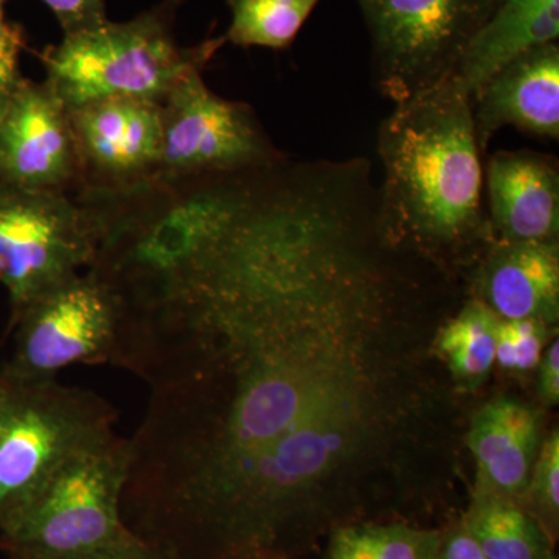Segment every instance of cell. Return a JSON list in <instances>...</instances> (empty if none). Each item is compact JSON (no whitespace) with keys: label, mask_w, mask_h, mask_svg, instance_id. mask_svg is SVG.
<instances>
[{"label":"cell","mask_w":559,"mask_h":559,"mask_svg":"<svg viewBox=\"0 0 559 559\" xmlns=\"http://www.w3.org/2000/svg\"><path fill=\"white\" fill-rule=\"evenodd\" d=\"M190 308L194 344L164 414L190 500L219 498L290 437L329 450L358 439L362 389L344 349L356 341L337 316L280 294Z\"/></svg>","instance_id":"cell-1"},{"label":"cell","mask_w":559,"mask_h":559,"mask_svg":"<svg viewBox=\"0 0 559 559\" xmlns=\"http://www.w3.org/2000/svg\"><path fill=\"white\" fill-rule=\"evenodd\" d=\"M481 154L473 102L454 75L396 103L378 128L388 241L473 266L491 241Z\"/></svg>","instance_id":"cell-2"},{"label":"cell","mask_w":559,"mask_h":559,"mask_svg":"<svg viewBox=\"0 0 559 559\" xmlns=\"http://www.w3.org/2000/svg\"><path fill=\"white\" fill-rule=\"evenodd\" d=\"M179 0H165L134 20H109L64 35L44 51L46 83L66 108L102 100L159 103L194 70L204 72L224 36L193 47L179 46L173 24Z\"/></svg>","instance_id":"cell-3"},{"label":"cell","mask_w":559,"mask_h":559,"mask_svg":"<svg viewBox=\"0 0 559 559\" xmlns=\"http://www.w3.org/2000/svg\"><path fill=\"white\" fill-rule=\"evenodd\" d=\"M2 380L0 532L31 507L66 463L112 439L117 418L97 393L62 385L57 378Z\"/></svg>","instance_id":"cell-4"},{"label":"cell","mask_w":559,"mask_h":559,"mask_svg":"<svg viewBox=\"0 0 559 559\" xmlns=\"http://www.w3.org/2000/svg\"><path fill=\"white\" fill-rule=\"evenodd\" d=\"M130 459V440L114 436L70 460L0 532V549L10 559H72L127 535L121 496Z\"/></svg>","instance_id":"cell-5"},{"label":"cell","mask_w":559,"mask_h":559,"mask_svg":"<svg viewBox=\"0 0 559 559\" xmlns=\"http://www.w3.org/2000/svg\"><path fill=\"white\" fill-rule=\"evenodd\" d=\"M371 46V81L393 105L452 75L496 0H356Z\"/></svg>","instance_id":"cell-6"},{"label":"cell","mask_w":559,"mask_h":559,"mask_svg":"<svg viewBox=\"0 0 559 559\" xmlns=\"http://www.w3.org/2000/svg\"><path fill=\"white\" fill-rule=\"evenodd\" d=\"M97 245V219L79 198L0 182V285L9 293L10 320L86 271Z\"/></svg>","instance_id":"cell-7"},{"label":"cell","mask_w":559,"mask_h":559,"mask_svg":"<svg viewBox=\"0 0 559 559\" xmlns=\"http://www.w3.org/2000/svg\"><path fill=\"white\" fill-rule=\"evenodd\" d=\"M121 325L119 296L95 272H80L10 320L13 355L0 374L10 381H44L76 364H114Z\"/></svg>","instance_id":"cell-8"},{"label":"cell","mask_w":559,"mask_h":559,"mask_svg":"<svg viewBox=\"0 0 559 559\" xmlns=\"http://www.w3.org/2000/svg\"><path fill=\"white\" fill-rule=\"evenodd\" d=\"M160 108V156L153 179L259 170L286 159L255 110L215 94L202 70L180 80Z\"/></svg>","instance_id":"cell-9"},{"label":"cell","mask_w":559,"mask_h":559,"mask_svg":"<svg viewBox=\"0 0 559 559\" xmlns=\"http://www.w3.org/2000/svg\"><path fill=\"white\" fill-rule=\"evenodd\" d=\"M80 162L76 193H112L153 179L159 164L162 108L102 100L69 109Z\"/></svg>","instance_id":"cell-10"},{"label":"cell","mask_w":559,"mask_h":559,"mask_svg":"<svg viewBox=\"0 0 559 559\" xmlns=\"http://www.w3.org/2000/svg\"><path fill=\"white\" fill-rule=\"evenodd\" d=\"M0 182L35 191L79 190L69 110L46 81L24 76L0 119Z\"/></svg>","instance_id":"cell-11"},{"label":"cell","mask_w":559,"mask_h":559,"mask_svg":"<svg viewBox=\"0 0 559 559\" xmlns=\"http://www.w3.org/2000/svg\"><path fill=\"white\" fill-rule=\"evenodd\" d=\"M485 207L491 240L559 241L558 157L498 151L485 165Z\"/></svg>","instance_id":"cell-12"},{"label":"cell","mask_w":559,"mask_h":559,"mask_svg":"<svg viewBox=\"0 0 559 559\" xmlns=\"http://www.w3.org/2000/svg\"><path fill=\"white\" fill-rule=\"evenodd\" d=\"M473 119L481 153L502 128L558 140V43L536 47L495 73L473 100Z\"/></svg>","instance_id":"cell-13"},{"label":"cell","mask_w":559,"mask_h":559,"mask_svg":"<svg viewBox=\"0 0 559 559\" xmlns=\"http://www.w3.org/2000/svg\"><path fill=\"white\" fill-rule=\"evenodd\" d=\"M471 299L500 319H559V241H489L471 266Z\"/></svg>","instance_id":"cell-14"},{"label":"cell","mask_w":559,"mask_h":559,"mask_svg":"<svg viewBox=\"0 0 559 559\" xmlns=\"http://www.w3.org/2000/svg\"><path fill=\"white\" fill-rule=\"evenodd\" d=\"M468 447L477 465L476 495L524 502L540 448L539 414L499 396L474 415Z\"/></svg>","instance_id":"cell-15"},{"label":"cell","mask_w":559,"mask_h":559,"mask_svg":"<svg viewBox=\"0 0 559 559\" xmlns=\"http://www.w3.org/2000/svg\"><path fill=\"white\" fill-rule=\"evenodd\" d=\"M559 0H496L452 75L471 102L495 73L521 55L558 43Z\"/></svg>","instance_id":"cell-16"},{"label":"cell","mask_w":559,"mask_h":559,"mask_svg":"<svg viewBox=\"0 0 559 559\" xmlns=\"http://www.w3.org/2000/svg\"><path fill=\"white\" fill-rule=\"evenodd\" d=\"M462 521L488 559H557L554 539L520 502L474 496Z\"/></svg>","instance_id":"cell-17"},{"label":"cell","mask_w":559,"mask_h":559,"mask_svg":"<svg viewBox=\"0 0 559 559\" xmlns=\"http://www.w3.org/2000/svg\"><path fill=\"white\" fill-rule=\"evenodd\" d=\"M499 323L495 311L469 297L439 331L437 347L466 390L479 388L495 366Z\"/></svg>","instance_id":"cell-18"},{"label":"cell","mask_w":559,"mask_h":559,"mask_svg":"<svg viewBox=\"0 0 559 559\" xmlns=\"http://www.w3.org/2000/svg\"><path fill=\"white\" fill-rule=\"evenodd\" d=\"M440 532L407 524H342L330 533L325 559H436Z\"/></svg>","instance_id":"cell-19"},{"label":"cell","mask_w":559,"mask_h":559,"mask_svg":"<svg viewBox=\"0 0 559 559\" xmlns=\"http://www.w3.org/2000/svg\"><path fill=\"white\" fill-rule=\"evenodd\" d=\"M231 13L226 43L285 50L296 40L320 0H227Z\"/></svg>","instance_id":"cell-20"},{"label":"cell","mask_w":559,"mask_h":559,"mask_svg":"<svg viewBox=\"0 0 559 559\" xmlns=\"http://www.w3.org/2000/svg\"><path fill=\"white\" fill-rule=\"evenodd\" d=\"M522 506L539 522L551 539L559 527V433L554 430L540 444Z\"/></svg>","instance_id":"cell-21"},{"label":"cell","mask_w":559,"mask_h":559,"mask_svg":"<svg viewBox=\"0 0 559 559\" xmlns=\"http://www.w3.org/2000/svg\"><path fill=\"white\" fill-rule=\"evenodd\" d=\"M554 326L538 319H500L496 362L502 369L524 373L538 367Z\"/></svg>","instance_id":"cell-22"},{"label":"cell","mask_w":559,"mask_h":559,"mask_svg":"<svg viewBox=\"0 0 559 559\" xmlns=\"http://www.w3.org/2000/svg\"><path fill=\"white\" fill-rule=\"evenodd\" d=\"M24 33L14 24H7L0 32V119L20 86L24 75L21 73V51L24 49Z\"/></svg>","instance_id":"cell-23"},{"label":"cell","mask_w":559,"mask_h":559,"mask_svg":"<svg viewBox=\"0 0 559 559\" xmlns=\"http://www.w3.org/2000/svg\"><path fill=\"white\" fill-rule=\"evenodd\" d=\"M60 22L64 35L97 27L108 21L105 0H43Z\"/></svg>","instance_id":"cell-24"},{"label":"cell","mask_w":559,"mask_h":559,"mask_svg":"<svg viewBox=\"0 0 559 559\" xmlns=\"http://www.w3.org/2000/svg\"><path fill=\"white\" fill-rule=\"evenodd\" d=\"M436 559H488L465 522L459 521L447 532H440Z\"/></svg>","instance_id":"cell-25"},{"label":"cell","mask_w":559,"mask_h":559,"mask_svg":"<svg viewBox=\"0 0 559 559\" xmlns=\"http://www.w3.org/2000/svg\"><path fill=\"white\" fill-rule=\"evenodd\" d=\"M72 559H170L167 555L162 554L156 547L145 543L132 535L128 530L127 535L120 539L114 540L102 549L91 551V554L81 555V557Z\"/></svg>","instance_id":"cell-26"},{"label":"cell","mask_w":559,"mask_h":559,"mask_svg":"<svg viewBox=\"0 0 559 559\" xmlns=\"http://www.w3.org/2000/svg\"><path fill=\"white\" fill-rule=\"evenodd\" d=\"M538 395L547 406H557L559 401V340L547 345L539 364Z\"/></svg>","instance_id":"cell-27"},{"label":"cell","mask_w":559,"mask_h":559,"mask_svg":"<svg viewBox=\"0 0 559 559\" xmlns=\"http://www.w3.org/2000/svg\"><path fill=\"white\" fill-rule=\"evenodd\" d=\"M9 22L5 21V0H0V32L7 27Z\"/></svg>","instance_id":"cell-28"},{"label":"cell","mask_w":559,"mask_h":559,"mask_svg":"<svg viewBox=\"0 0 559 559\" xmlns=\"http://www.w3.org/2000/svg\"><path fill=\"white\" fill-rule=\"evenodd\" d=\"M2 393H3V380H2V377H0V399H2Z\"/></svg>","instance_id":"cell-29"}]
</instances>
